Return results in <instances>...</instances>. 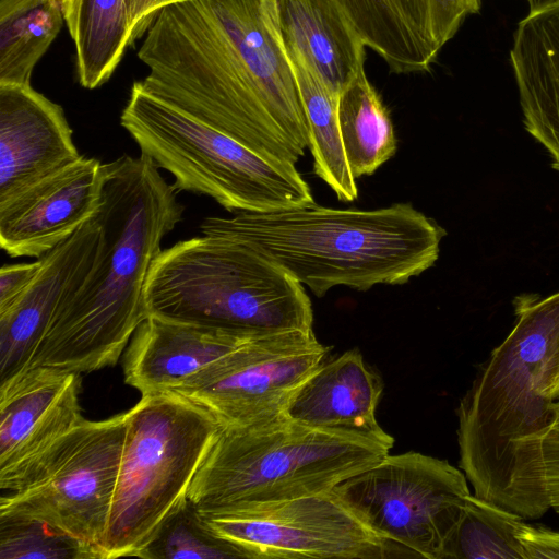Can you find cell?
Listing matches in <instances>:
<instances>
[{"label":"cell","instance_id":"6da1fadb","mask_svg":"<svg viewBox=\"0 0 559 559\" xmlns=\"http://www.w3.org/2000/svg\"><path fill=\"white\" fill-rule=\"evenodd\" d=\"M138 57L150 93L217 124L255 152L295 164L308 121L274 0H185L165 7Z\"/></svg>","mask_w":559,"mask_h":559},{"label":"cell","instance_id":"7a4b0ae2","mask_svg":"<svg viewBox=\"0 0 559 559\" xmlns=\"http://www.w3.org/2000/svg\"><path fill=\"white\" fill-rule=\"evenodd\" d=\"M512 304V329L456 411L460 468L476 497L535 520L550 509L542 449L555 423L548 390L559 347V290L523 293Z\"/></svg>","mask_w":559,"mask_h":559},{"label":"cell","instance_id":"3957f363","mask_svg":"<svg viewBox=\"0 0 559 559\" xmlns=\"http://www.w3.org/2000/svg\"><path fill=\"white\" fill-rule=\"evenodd\" d=\"M152 159L122 155L103 164L100 250L78 290L55 314L29 368L92 372L118 362L146 320L144 287L162 240L185 207Z\"/></svg>","mask_w":559,"mask_h":559},{"label":"cell","instance_id":"277c9868","mask_svg":"<svg viewBox=\"0 0 559 559\" xmlns=\"http://www.w3.org/2000/svg\"><path fill=\"white\" fill-rule=\"evenodd\" d=\"M204 235L241 242L322 297L335 286L365 292L430 269L445 230L408 203L377 210L306 206L203 219Z\"/></svg>","mask_w":559,"mask_h":559},{"label":"cell","instance_id":"5b68a950","mask_svg":"<svg viewBox=\"0 0 559 559\" xmlns=\"http://www.w3.org/2000/svg\"><path fill=\"white\" fill-rule=\"evenodd\" d=\"M388 433L321 429L286 415L221 427L188 492L198 510L278 502L331 491L393 445Z\"/></svg>","mask_w":559,"mask_h":559},{"label":"cell","instance_id":"8992f818","mask_svg":"<svg viewBox=\"0 0 559 559\" xmlns=\"http://www.w3.org/2000/svg\"><path fill=\"white\" fill-rule=\"evenodd\" d=\"M147 317L247 335L313 331L302 284L252 248L202 235L162 250L144 287Z\"/></svg>","mask_w":559,"mask_h":559},{"label":"cell","instance_id":"52a82bcc","mask_svg":"<svg viewBox=\"0 0 559 559\" xmlns=\"http://www.w3.org/2000/svg\"><path fill=\"white\" fill-rule=\"evenodd\" d=\"M141 154L229 212H274L314 204L295 164L266 157L206 120L134 82L120 116Z\"/></svg>","mask_w":559,"mask_h":559},{"label":"cell","instance_id":"ba28073f","mask_svg":"<svg viewBox=\"0 0 559 559\" xmlns=\"http://www.w3.org/2000/svg\"><path fill=\"white\" fill-rule=\"evenodd\" d=\"M219 429L205 409L170 391L142 395L127 412L100 559L138 557L188 501Z\"/></svg>","mask_w":559,"mask_h":559},{"label":"cell","instance_id":"9c48e42d","mask_svg":"<svg viewBox=\"0 0 559 559\" xmlns=\"http://www.w3.org/2000/svg\"><path fill=\"white\" fill-rule=\"evenodd\" d=\"M127 428V413L82 419L0 499V519L46 522L100 559Z\"/></svg>","mask_w":559,"mask_h":559},{"label":"cell","instance_id":"30bf717a","mask_svg":"<svg viewBox=\"0 0 559 559\" xmlns=\"http://www.w3.org/2000/svg\"><path fill=\"white\" fill-rule=\"evenodd\" d=\"M332 492L407 557L440 559L471 495L463 471L419 452L386 454Z\"/></svg>","mask_w":559,"mask_h":559},{"label":"cell","instance_id":"8fae6325","mask_svg":"<svg viewBox=\"0 0 559 559\" xmlns=\"http://www.w3.org/2000/svg\"><path fill=\"white\" fill-rule=\"evenodd\" d=\"M198 512L212 533L240 548L250 559L407 557L370 530L332 490Z\"/></svg>","mask_w":559,"mask_h":559},{"label":"cell","instance_id":"7c38bea8","mask_svg":"<svg viewBox=\"0 0 559 559\" xmlns=\"http://www.w3.org/2000/svg\"><path fill=\"white\" fill-rule=\"evenodd\" d=\"M328 353L313 331L261 335L170 392L205 409L223 428L262 424L285 416L296 390Z\"/></svg>","mask_w":559,"mask_h":559},{"label":"cell","instance_id":"4fadbf2b","mask_svg":"<svg viewBox=\"0 0 559 559\" xmlns=\"http://www.w3.org/2000/svg\"><path fill=\"white\" fill-rule=\"evenodd\" d=\"M80 373L26 369L0 383V488L14 490L41 456L82 419Z\"/></svg>","mask_w":559,"mask_h":559},{"label":"cell","instance_id":"5bb4252c","mask_svg":"<svg viewBox=\"0 0 559 559\" xmlns=\"http://www.w3.org/2000/svg\"><path fill=\"white\" fill-rule=\"evenodd\" d=\"M103 181V164L82 155L0 204L1 249L40 258L97 215Z\"/></svg>","mask_w":559,"mask_h":559},{"label":"cell","instance_id":"9a60e30c","mask_svg":"<svg viewBox=\"0 0 559 559\" xmlns=\"http://www.w3.org/2000/svg\"><path fill=\"white\" fill-rule=\"evenodd\" d=\"M100 243L102 227L93 218L38 258L32 282L0 311V383L28 369L55 314L94 266Z\"/></svg>","mask_w":559,"mask_h":559},{"label":"cell","instance_id":"2e32d148","mask_svg":"<svg viewBox=\"0 0 559 559\" xmlns=\"http://www.w3.org/2000/svg\"><path fill=\"white\" fill-rule=\"evenodd\" d=\"M81 156L60 105L31 84H0V204Z\"/></svg>","mask_w":559,"mask_h":559},{"label":"cell","instance_id":"e0dca14e","mask_svg":"<svg viewBox=\"0 0 559 559\" xmlns=\"http://www.w3.org/2000/svg\"><path fill=\"white\" fill-rule=\"evenodd\" d=\"M253 337L257 336L147 317L133 334L127 350L126 382L142 395L173 391Z\"/></svg>","mask_w":559,"mask_h":559},{"label":"cell","instance_id":"ac0fdd59","mask_svg":"<svg viewBox=\"0 0 559 559\" xmlns=\"http://www.w3.org/2000/svg\"><path fill=\"white\" fill-rule=\"evenodd\" d=\"M510 60L524 128L559 173V0L532 5L518 24Z\"/></svg>","mask_w":559,"mask_h":559},{"label":"cell","instance_id":"d6986e66","mask_svg":"<svg viewBox=\"0 0 559 559\" xmlns=\"http://www.w3.org/2000/svg\"><path fill=\"white\" fill-rule=\"evenodd\" d=\"M382 391L381 377L350 349L323 361L296 390L285 415L312 428L382 435L376 418Z\"/></svg>","mask_w":559,"mask_h":559},{"label":"cell","instance_id":"ffe728a7","mask_svg":"<svg viewBox=\"0 0 559 559\" xmlns=\"http://www.w3.org/2000/svg\"><path fill=\"white\" fill-rule=\"evenodd\" d=\"M285 47L298 52L337 96L365 66L367 47L342 0H274Z\"/></svg>","mask_w":559,"mask_h":559},{"label":"cell","instance_id":"44dd1931","mask_svg":"<svg viewBox=\"0 0 559 559\" xmlns=\"http://www.w3.org/2000/svg\"><path fill=\"white\" fill-rule=\"evenodd\" d=\"M302 99L307 121L308 147L316 175L343 202L358 195L356 179L349 168L340 130L335 95L309 63L295 50L285 47Z\"/></svg>","mask_w":559,"mask_h":559},{"label":"cell","instance_id":"7402d4cb","mask_svg":"<svg viewBox=\"0 0 559 559\" xmlns=\"http://www.w3.org/2000/svg\"><path fill=\"white\" fill-rule=\"evenodd\" d=\"M338 123L355 179L373 174L396 152L389 109L367 78L365 66L338 96Z\"/></svg>","mask_w":559,"mask_h":559},{"label":"cell","instance_id":"603a6c76","mask_svg":"<svg viewBox=\"0 0 559 559\" xmlns=\"http://www.w3.org/2000/svg\"><path fill=\"white\" fill-rule=\"evenodd\" d=\"M63 23L60 0H1L0 84H31Z\"/></svg>","mask_w":559,"mask_h":559},{"label":"cell","instance_id":"cb8c5ba5","mask_svg":"<svg viewBox=\"0 0 559 559\" xmlns=\"http://www.w3.org/2000/svg\"><path fill=\"white\" fill-rule=\"evenodd\" d=\"M131 0H80L70 36L83 87H99L111 76L131 45Z\"/></svg>","mask_w":559,"mask_h":559},{"label":"cell","instance_id":"d4e9b609","mask_svg":"<svg viewBox=\"0 0 559 559\" xmlns=\"http://www.w3.org/2000/svg\"><path fill=\"white\" fill-rule=\"evenodd\" d=\"M367 47L395 72L429 69L437 55L421 38L399 0H342Z\"/></svg>","mask_w":559,"mask_h":559},{"label":"cell","instance_id":"484cf974","mask_svg":"<svg viewBox=\"0 0 559 559\" xmlns=\"http://www.w3.org/2000/svg\"><path fill=\"white\" fill-rule=\"evenodd\" d=\"M521 516L469 495L440 559H525L518 533Z\"/></svg>","mask_w":559,"mask_h":559},{"label":"cell","instance_id":"4316f807","mask_svg":"<svg viewBox=\"0 0 559 559\" xmlns=\"http://www.w3.org/2000/svg\"><path fill=\"white\" fill-rule=\"evenodd\" d=\"M143 559L248 558L234 544L216 536L188 500L138 555Z\"/></svg>","mask_w":559,"mask_h":559},{"label":"cell","instance_id":"83f0119b","mask_svg":"<svg viewBox=\"0 0 559 559\" xmlns=\"http://www.w3.org/2000/svg\"><path fill=\"white\" fill-rule=\"evenodd\" d=\"M1 559H97L88 546L34 519H0Z\"/></svg>","mask_w":559,"mask_h":559},{"label":"cell","instance_id":"f1b7e54d","mask_svg":"<svg viewBox=\"0 0 559 559\" xmlns=\"http://www.w3.org/2000/svg\"><path fill=\"white\" fill-rule=\"evenodd\" d=\"M421 38L438 55L464 19L479 12L480 0H399Z\"/></svg>","mask_w":559,"mask_h":559},{"label":"cell","instance_id":"f546056e","mask_svg":"<svg viewBox=\"0 0 559 559\" xmlns=\"http://www.w3.org/2000/svg\"><path fill=\"white\" fill-rule=\"evenodd\" d=\"M40 267V260L3 265L0 270V311L8 308L27 287Z\"/></svg>","mask_w":559,"mask_h":559},{"label":"cell","instance_id":"4dcf8cb0","mask_svg":"<svg viewBox=\"0 0 559 559\" xmlns=\"http://www.w3.org/2000/svg\"><path fill=\"white\" fill-rule=\"evenodd\" d=\"M518 537L525 559L559 558V531L524 523Z\"/></svg>","mask_w":559,"mask_h":559},{"label":"cell","instance_id":"1f68e13d","mask_svg":"<svg viewBox=\"0 0 559 559\" xmlns=\"http://www.w3.org/2000/svg\"><path fill=\"white\" fill-rule=\"evenodd\" d=\"M543 461L550 509L559 513V432L550 430L543 440Z\"/></svg>","mask_w":559,"mask_h":559},{"label":"cell","instance_id":"d6a6232c","mask_svg":"<svg viewBox=\"0 0 559 559\" xmlns=\"http://www.w3.org/2000/svg\"><path fill=\"white\" fill-rule=\"evenodd\" d=\"M185 0H131V45L146 34L162 9Z\"/></svg>","mask_w":559,"mask_h":559},{"label":"cell","instance_id":"836d02e7","mask_svg":"<svg viewBox=\"0 0 559 559\" xmlns=\"http://www.w3.org/2000/svg\"><path fill=\"white\" fill-rule=\"evenodd\" d=\"M66 25L70 35L73 33L78 16L80 0H60Z\"/></svg>","mask_w":559,"mask_h":559},{"label":"cell","instance_id":"e575fe53","mask_svg":"<svg viewBox=\"0 0 559 559\" xmlns=\"http://www.w3.org/2000/svg\"><path fill=\"white\" fill-rule=\"evenodd\" d=\"M559 391V356L556 357L555 361V373L551 381V384L548 390V397H551ZM552 401V400H551Z\"/></svg>","mask_w":559,"mask_h":559},{"label":"cell","instance_id":"d590c367","mask_svg":"<svg viewBox=\"0 0 559 559\" xmlns=\"http://www.w3.org/2000/svg\"><path fill=\"white\" fill-rule=\"evenodd\" d=\"M554 402L555 423L551 430L559 432V391L551 397Z\"/></svg>","mask_w":559,"mask_h":559},{"label":"cell","instance_id":"8d00e7d4","mask_svg":"<svg viewBox=\"0 0 559 559\" xmlns=\"http://www.w3.org/2000/svg\"><path fill=\"white\" fill-rule=\"evenodd\" d=\"M528 1H532V0H528Z\"/></svg>","mask_w":559,"mask_h":559}]
</instances>
